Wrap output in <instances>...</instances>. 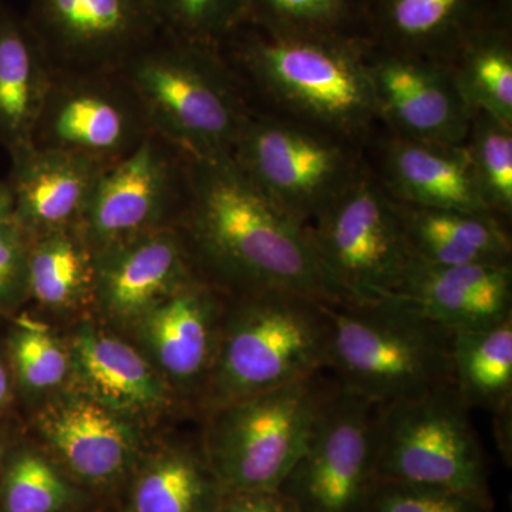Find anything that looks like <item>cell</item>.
Wrapping results in <instances>:
<instances>
[{"mask_svg":"<svg viewBox=\"0 0 512 512\" xmlns=\"http://www.w3.org/2000/svg\"><path fill=\"white\" fill-rule=\"evenodd\" d=\"M225 305L227 293L195 279L134 323L154 367L171 386L200 393L202 399L217 356Z\"/></svg>","mask_w":512,"mask_h":512,"instance_id":"2e32d148","label":"cell"},{"mask_svg":"<svg viewBox=\"0 0 512 512\" xmlns=\"http://www.w3.org/2000/svg\"><path fill=\"white\" fill-rule=\"evenodd\" d=\"M328 369L335 382L384 407L453 382V332L399 296L332 308Z\"/></svg>","mask_w":512,"mask_h":512,"instance_id":"277c9868","label":"cell"},{"mask_svg":"<svg viewBox=\"0 0 512 512\" xmlns=\"http://www.w3.org/2000/svg\"><path fill=\"white\" fill-rule=\"evenodd\" d=\"M379 419L380 406L329 384L305 450L279 487L299 512H366Z\"/></svg>","mask_w":512,"mask_h":512,"instance_id":"30bf717a","label":"cell"},{"mask_svg":"<svg viewBox=\"0 0 512 512\" xmlns=\"http://www.w3.org/2000/svg\"><path fill=\"white\" fill-rule=\"evenodd\" d=\"M370 0H248L247 22L284 36L369 42Z\"/></svg>","mask_w":512,"mask_h":512,"instance_id":"f1b7e54d","label":"cell"},{"mask_svg":"<svg viewBox=\"0 0 512 512\" xmlns=\"http://www.w3.org/2000/svg\"><path fill=\"white\" fill-rule=\"evenodd\" d=\"M10 394V382L8 370H6L5 365H3L2 360H0V407L3 404H6L9 400Z\"/></svg>","mask_w":512,"mask_h":512,"instance_id":"74e56055","label":"cell"},{"mask_svg":"<svg viewBox=\"0 0 512 512\" xmlns=\"http://www.w3.org/2000/svg\"><path fill=\"white\" fill-rule=\"evenodd\" d=\"M305 227L322 264L356 301L399 291L413 256L396 204L369 163Z\"/></svg>","mask_w":512,"mask_h":512,"instance_id":"9c48e42d","label":"cell"},{"mask_svg":"<svg viewBox=\"0 0 512 512\" xmlns=\"http://www.w3.org/2000/svg\"><path fill=\"white\" fill-rule=\"evenodd\" d=\"M32 235L18 221L0 222V306L16 305L28 296Z\"/></svg>","mask_w":512,"mask_h":512,"instance_id":"e575fe53","label":"cell"},{"mask_svg":"<svg viewBox=\"0 0 512 512\" xmlns=\"http://www.w3.org/2000/svg\"><path fill=\"white\" fill-rule=\"evenodd\" d=\"M15 215V198L9 181H0V222L13 220Z\"/></svg>","mask_w":512,"mask_h":512,"instance_id":"8d00e7d4","label":"cell"},{"mask_svg":"<svg viewBox=\"0 0 512 512\" xmlns=\"http://www.w3.org/2000/svg\"><path fill=\"white\" fill-rule=\"evenodd\" d=\"M494 8V0H370L369 43L447 63Z\"/></svg>","mask_w":512,"mask_h":512,"instance_id":"7402d4cb","label":"cell"},{"mask_svg":"<svg viewBox=\"0 0 512 512\" xmlns=\"http://www.w3.org/2000/svg\"><path fill=\"white\" fill-rule=\"evenodd\" d=\"M28 296L56 312L94 301L96 255L79 227L32 237Z\"/></svg>","mask_w":512,"mask_h":512,"instance_id":"484cf974","label":"cell"},{"mask_svg":"<svg viewBox=\"0 0 512 512\" xmlns=\"http://www.w3.org/2000/svg\"><path fill=\"white\" fill-rule=\"evenodd\" d=\"M394 204L413 258L431 265L512 264L507 224L495 215Z\"/></svg>","mask_w":512,"mask_h":512,"instance_id":"603a6c76","label":"cell"},{"mask_svg":"<svg viewBox=\"0 0 512 512\" xmlns=\"http://www.w3.org/2000/svg\"><path fill=\"white\" fill-rule=\"evenodd\" d=\"M328 386L311 377L207 412L202 451L224 493L279 490L305 450Z\"/></svg>","mask_w":512,"mask_h":512,"instance_id":"8992f818","label":"cell"},{"mask_svg":"<svg viewBox=\"0 0 512 512\" xmlns=\"http://www.w3.org/2000/svg\"><path fill=\"white\" fill-rule=\"evenodd\" d=\"M245 177L293 220L308 225L367 163L363 144L251 109L232 148Z\"/></svg>","mask_w":512,"mask_h":512,"instance_id":"52a82bcc","label":"cell"},{"mask_svg":"<svg viewBox=\"0 0 512 512\" xmlns=\"http://www.w3.org/2000/svg\"><path fill=\"white\" fill-rule=\"evenodd\" d=\"M470 410L454 384L380 407L376 481L447 488L493 503Z\"/></svg>","mask_w":512,"mask_h":512,"instance_id":"ba28073f","label":"cell"},{"mask_svg":"<svg viewBox=\"0 0 512 512\" xmlns=\"http://www.w3.org/2000/svg\"><path fill=\"white\" fill-rule=\"evenodd\" d=\"M52 70L25 19L0 6V147L30 146Z\"/></svg>","mask_w":512,"mask_h":512,"instance_id":"cb8c5ba5","label":"cell"},{"mask_svg":"<svg viewBox=\"0 0 512 512\" xmlns=\"http://www.w3.org/2000/svg\"><path fill=\"white\" fill-rule=\"evenodd\" d=\"M370 170L400 204L488 212L464 144L431 143L377 128L365 146Z\"/></svg>","mask_w":512,"mask_h":512,"instance_id":"e0dca14e","label":"cell"},{"mask_svg":"<svg viewBox=\"0 0 512 512\" xmlns=\"http://www.w3.org/2000/svg\"><path fill=\"white\" fill-rule=\"evenodd\" d=\"M217 512H299L281 490L224 493Z\"/></svg>","mask_w":512,"mask_h":512,"instance_id":"d590c367","label":"cell"},{"mask_svg":"<svg viewBox=\"0 0 512 512\" xmlns=\"http://www.w3.org/2000/svg\"><path fill=\"white\" fill-rule=\"evenodd\" d=\"M6 457V450H5V444L0 441V471H2L3 467V461H5Z\"/></svg>","mask_w":512,"mask_h":512,"instance_id":"f35d334b","label":"cell"},{"mask_svg":"<svg viewBox=\"0 0 512 512\" xmlns=\"http://www.w3.org/2000/svg\"><path fill=\"white\" fill-rule=\"evenodd\" d=\"M453 382L470 409L497 413L512 402V316L453 333Z\"/></svg>","mask_w":512,"mask_h":512,"instance_id":"4316f807","label":"cell"},{"mask_svg":"<svg viewBox=\"0 0 512 512\" xmlns=\"http://www.w3.org/2000/svg\"><path fill=\"white\" fill-rule=\"evenodd\" d=\"M69 360L82 393L128 421L170 404L173 386L150 360L104 330L90 325L77 330Z\"/></svg>","mask_w":512,"mask_h":512,"instance_id":"ffe728a7","label":"cell"},{"mask_svg":"<svg viewBox=\"0 0 512 512\" xmlns=\"http://www.w3.org/2000/svg\"><path fill=\"white\" fill-rule=\"evenodd\" d=\"M494 503L431 485L376 481L366 512H493Z\"/></svg>","mask_w":512,"mask_h":512,"instance_id":"836d02e7","label":"cell"},{"mask_svg":"<svg viewBox=\"0 0 512 512\" xmlns=\"http://www.w3.org/2000/svg\"><path fill=\"white\" fill-rule=\"evenodd\" d=\"M119 72L143 103L151 130L188 157H229L249 107L215 47L163 33Z\"/></svg>","mask_w":512,"mask_h":512,"instance_id":"5b68a950","label":"cell"},{"mask_svg":"<svg viewBox=\"0 0 512 512\" xmlns=\"http://www.w3.org/2000/svg\"><path fill=\"white\" fill-rule=\"evenodd\" d=\"M366 64L383 130L412 140L464 143L473 111L446 62L369 43Z\"/></svg>","mask_w":512,"mask_h":512,"instance_id":"5bb4252c","label":"cell"},{"mask_svg":"<svg viewBox=\"0 0 512 512\" xmlns=\"http://www.w3.org/2000/svg\"><path fill=\"white\" fill-rule=\"evenodd\" d=\"M394 295L450 332L487 328L512 316V264L431 265L412 258Z\"/></svg>","mask_w":512,"mask_h":512,"instance_id":"d6986e66","label":"cell"},{"mask_svg":"<svg viewBox=\"0 0 512 512\" xmlns=\"http://www.w3.org/2000/svg\"><path fill=\"white\" fill-rule=\"evenodd\" d=\"M10 353L19 382L29 392H47L66 379L69 355L45 329L26 326L16 330Z\"/></svg>","mask_w":512,"mask_h":512,"instance_id":"d6a6232c","label":"cell"},{"mask_svg":"<svg viewBox=\"0 0 512 512\" xmlns=\"http://www.w3.org/2000/svg\"><path fill=\"white\" fill-rule=\"evenodd\" d=\"M463 144L485 207L507 224L512 217V126L473 111Z\"/></svg>","mask_w":512,"mask_h":512,"instance_id":"4dcf8cb0","label":"cell"},{"mask_svg":"<svg viewBox=\"0 0 512 512\" xmlns=\"http://www.w3.org/2000/svg\"><path fill=\"white\" fill-rule=\"evenodd\" d=\"M198 276L227 293H299L329 306L357 302L320 261L305 225L255 187L231 157L191 158L177 225Z\"/></svg>","mask_w":512,"mask_h":512,"instance_id":"6da1fadb","label":"cell"},{"mask_svg":"<svg viewBox=\"0 0 512 512\" xmlns=\"http://www.w3.org/2000/svg\"><path fill=\"white\" fill-rule=\"evenodd\" d=\"M190 167L191 157L156 131L126 156L104 165L79 227L93 251L177 228L190 192Z\"/></svg>","mask_w":512,"mask_h":512,"instance_id":"8fae6325","label":"cell"},{"mask_svg":"<svg viewBox=\"0 0 512 512\" xmlns=\"http://www.w3.org/2000/svg\"><path fill=\"white\" fill-rule=\"evenodd\" d=\"M37 429L67 473L90 487H111L136 467L133 426L82 392L47 403Z\"/></svg>","mask_w":512,"mask_h":512,"instance_id":"ac0fdd59","label":"cell"},{"mask_svg":"<svg viewBox=\"0 0 512 512\" xmlns=\"http://www.w3.org/2000/svg\"><path fill=\"white\" fill-rule=\"evenodd\" d=\"M222 495L204 451L170 448L138 474L131 512H217Z\"/></svg>","mask_w":512,"mask_h":512,"instance_id":"83f0119b","label":"cell"},{"mask_svg":"<svg viewBox=\"0 0 512 512\" xmlns=\"http://www.w3.org/2000/svg\"><path fill=\"white\" fill-rule=\"evenodd\" d=\"M151 131L143 103L119 70L52 73L30 146L107 165Z\"/></svg>","mask_w":512,"mask_h":512,"instance_id":"7c38bea8","label":"cell"},{"mask_svg":"<svg viewBox=\"0 0 512 512\" xmlns=\"http://www.w3.org/2000/svg\"><path fill=\"white\" fill-rule=\"evenodd\" d=\"M10 161L8 181L15 198V221L32 237L80 227L104 165L32 146L10 154Z\"/></svg>","mask_w":512,"mask_h":512,"instance_id":"44dd1931","label":"cell"},{"mask_svg":"<svg viewBox=\"0 0 512 512\" xmlns=\"http://www.w3.org/2000/svg\"><path fill=\"white\" fill-rule=\"evenodd\" d=\"M493 16L461 43L447 64L471 111L512 126V0H494Z\"/></svg>","mask_w":512,"mask_h":512,"instance_id":"d4e9b609","label":"cell"},{"mask_svg":"<svg viewBox=\"0 0 512 512\" xmlns=\"http://www.w3.org/2000/svg\"><path fill=\"white\" fill-rule=\"evenodd\" d=\"M333 306L268 291L227 295L205 412L328 369Z\"/></svg>","mask_w":512,"mask_h":512,"instance_id":"3957f363","label":"cell"},{"mask_svg":"<svg viewBox=\"0 0 512 512\" xmlns=\"http://www.w3.org/2000/svg\"><path fill=\"white\" fill-rule=\"evenodd\" d=\"M80 501V491L42 454L30 448L6 454L0 512H67Z\"/></svg>","mask_w":512,"mask_h":512,"instance_id":"f546056e","label":"cell"},{"mask_svg":"<svg viewBox=\"0 0 512 512\" xmlns=\"http://www.w3.org/2000/svg\"><path fill=\"white\" fill-rule=\"evenodd\" d=\"M22 16L52 73L114 72L165 33L150 0H28Z\"/></svg>","mask_w":512,"mask_h":512,"instance_id":"4fadbf2b","label":"cell"},{"mask_svg":"<svg viewBox=\"0 0 512 512\" xmlns=\"http://www.w3.org/2000/svg\"><path fill=\"white\" fill-rule=\"evenodd\" d=\"M0 6H2V5H0Z\"/></svg>","mask_w":512,"mask_h":512,"instance_id":"ab89813d","label":"cell"},{"mask_svg":"<svg viewBox=\"0 0 512 512\" xmlns=\"http://www.w3.org/2000/svg\"><path fill=\"white\" fill-rule=\"evenodd\" d=\"M369 42L284 36L244 22L218 46L249 107L366 146L380 127Z\"/></svg>","mask_w":512,"mask_h":512,"instance_id":"7a4b0ae2","label":"cell"},{"mask_svg":"<svg viewBox=\"0 0 512 512\" xmlns=\"http://www.w3.org/2000/svg\"><path fill=\"white\" fill-rule=\"evenodd\" d=\"M150 2L165 33L215 49L248 19V0Z\"/></svg>","mask_w":512,"mask_h":512,"instance_id":"1f68e13d","label":"cell"},{"mask_svg":"<svg viewBox=\"0 0 512 512\" xmlns=\"http://www.w3.org/2000/svg\"><path fill=\"white\" fill-rule=\"evenodd\" d=\"M94 255V302L124 325H134L168 296L201 279L177 228L124 239Z\"/></svg>","mask_w":512,"mask_h":512,"instance_id":"9a60e30c","label":"cell"}]
</instances>
